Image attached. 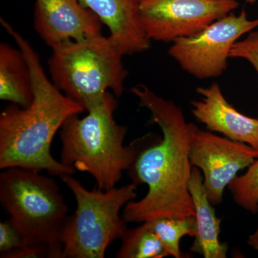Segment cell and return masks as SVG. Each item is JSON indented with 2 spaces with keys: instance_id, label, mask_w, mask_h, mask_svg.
<instances>
[{
  "instance_id": "7",
  "label": "cell",
  "mask_w": 258,
  "mask_h": 258,
  "mask_svg": "<svg viewBox=\"0 0 258 258\" xmlns=\"http://www.w3.org/2000/svg\"><path fill=\"white\" fill-rule=\"evenodd\" d=\"M257 27L258 19L249 20L245 10L238 15L232 12L192 36L174 40L168 55L196 79H216L227 70L236 42Z\"/></svg>"
},
{
  "instance_id": "10",
  "label": "cell",
  "mask_w": 258,
  "mask_h": 258,
  "mask_svg": "<svg viewBox=\"0 0 258 258\" xmlns=\"http://www.w3.org/2000/svg\"><path fill=\"white\" fill-rule=\"evenodd\" d=\"M35 31L51 47L101 35L99 18L81 0H35Z\"/></svg>"
},
{
  "instance_id": "8",
  "label": "cell",
  "mask_w": 258,
  "mask_h": 258,
  "mask_svg": "<svg viewBox=\"0 0 258 258\" xmlns=\"http://www.w3.org/2000/svg\"><path fill=\"white\" fill-rule=\"evenodd\" d=\"M240 6L237 0H140V18L151 42L192 36Z\"/></svg>"
},
{
  "instance_id": "22",
  "label": "cell",
  "mask_w": 258,
  "mask_h": 258,
  "mask_svg": "<svg viewBox=\"0 0 258 258\" xmlns=\"http://www.w3.org/2000/svg\"><path fill=\"white\" fill-rule=\"evenodd\" d=\"M247 3H249V4H254L257 0H245Z\"/></svg>"
},
{
  "instance_id": "19",
  "label": "cell",
  "mask_w": 258,
  "mask_h": 258,
  "mask_svg": "<svg viewBox=\"0 0 258 258\" xmlns=\"http://www.w3.org/2000/svg\"><path fill=\"white\" fill-rule=\"evenodd\" d=\"M230 57L248 61L258 74V31L252 30L244 40L236 42L231 50Z\"/></svg>"
},
{
  "instance_id": "2",
  "label": "cell",
  "mask_w": 258,
  "mask_h": 258,
  "mask_svg": "<svg viewBox=\"0 0 258 258\" xmlns=\"http://www.w3.org/2000/svg\"><path fill=\"white\" fill-rule=\"evenodd\" d=\"M0 23L28 61L33 81V99L23 108L10 103L0 113V169L19 167L61 177L75 169L56 160L50 152L57 131L69 117L86 111L47 78L38 54L8 22Z\"/></svg>"
},
{
  "instance_id": "4",
  "label": "cell",
  "mask_w": 258,
  "mask_h": 258,
  "mask_svg": "<svg viewBox=\"0 0 258 258\" xmlns=\"http://www.w3.org/2000/svg\"><path fill=\"white\" fill-rule=\"evenodd\" d=\"M123 54L109 36L69 40L52 48L48 60L51 81L64 95L89 111L108 92L116 98L124 91L128 71Z\"/></svg>"
},
{
  "instance_id": "6",
  "label": "cell",
  "mask_w": 258,
  "mask_h": 258,
  "mask_svg": "<svg viewBox=\"0 0 258 258\" xmlns=\"http://www.w3.org/2000/svg\"><path fill=\"white\" fill-rule=\"evenodd\" d=\"M0 201L21 232L25 244L60 240L69 208L55 179L22 168L3 169Z\"/></svg>"
},
{
  "instance_id": "17",
  "label": "cell",
  "mask_w": 258,
  "mask_h": 258,
  "mask_svg": "<svg viewBox=\"0 0 258 258\" xmlns=\"http://www.w3.org/2000/svg\"><path fill=\"white\" fill-rule=\"evenodd\" d=\"M234 201L244 210L258 211V159L248 166L245 174L236 176L228 185Z\"/></svg>"
},
{
  "instance_id": "3",
  "label": "cell",
  "mask_w": 258,
  "mask_h": 258,
  "mask_svg": "<svg viewBox=\"0 0 258 258\" xmlns=\"http://www.w3.org/2000/svg\"><path fill=\"white\" fill-rule=\"evenodd\" d=\"M115 97L108 92L105 101L88 111L86 116L71 115L60 128L61 162L89 173L97 188L103 191L115 187L139 152L138 139L130 145L123 144L127 128L115 120Z\"/></svg>"
},
{
  "instance_id": "21",
  "label": "cell",
  "mask_w": 258,
  "mask_h": 258,
  "mask_svg": "<svg viewBox=\"0 0 258 258\" xmlns=\"http://www.w3.org/2000/svg\"><path fill=\"white\" fill-rule=\"evenodd\" d=\"M247 244L255 250L258 251V227L252 235L249 236Z\"/></svg>"
},
{
  "instance_id": "5",
  "label": "cell",
  "mask_w": 258,
  "mask_h": 258,
  "mask_svg": "<svg viewBox=\"0 0 258 258\" xmlns=\"http://www.w3.org/2000/svg\"><path fill=\"white\" fill-rule=\"evenodd\" d=\"M61 179L74 194L76 210L68 216L60 235L64 258H103L113 241L125 235L127 222L120 210L137 198V184L103 191L88 190L72 174Z\"/></svg>"
},
{
  "instance_id": "14",
  "label": "cell",
  "mask_w": 258,
  "mask_h": 258,
  "mask_svg": "<svg viewBox=\"0 0 258 258\" xmlns=\"http://www.w3.org/2000/svg\"><path fill=\"white\" fill-rule=\"evenodd\" d=\"M31 71L23 52L7 42L0 43V99L23 108L33 99Z\"/></svg>"
},
{
  "instance_id": "13",
  "label": "cell",
  "mask_w": 258,
  "mask_h": 258,
  "mask_svg": "<svg viewBox=\"0 0 258 258\" xmlns=\"http://www.w3.org/2000/svg\"><path fill=\"white\" fill-rule=\"evenodd\" d=\"M190 195L194 203L197 231L190 250L205 258L227 257L228 245L219 240L221 219L218 218L215 209L209 200L204 178L200 169L193 166L189 181Z\"/></svg>"
},
{
  "instance_id": "1",
  "label": "cell",
  "mask_w": 258,
  "mask_h": 258,
  "mask_svg": "<svg viewBox=\"0 0 258 258\" xmlns=\"http://www.w3.org/2000/svg\"><path fill=\"white\" fill-rule=\"evenodd\" d=\"M139 104L150 112L152 120L162 132L138 139L139 152L129 174L135 184H146L148 191L139 201L124 207L122 217L127 222H145L159 217L195 216L189 189L192 171L189 149L198 127L186 121L182 110L171 100L158 96L148 86L131 89Z\"/></svg>"
},
{
  "instance_id": "18",
  "label": "cell",
  "mask_w": 258,
  "mask_h": 258,
  "mask_svg": "<svg viewBox=\"0 0 258 258\" xmlns=\"http://www.w3.org/2000/svg\"><path fill=\"white\" fill-rule=\"evenodd\" d=\"M2 258H64L60 240L54 243L25 244L23 247L1 254Z\"/></svg>"
},
{
  "instance_id": "9",
  "label": "cell",
  "mask_w": 258,
  "mask_h": 258,
  "mask_svg": "<svg viewBox=\"0 0 258 258\" xmlns=\"http://www.w3.org/2000/svg\"><path fill=\"white\" fill-rule=\"evenodd\" d=\"M189 159L193 166L203 171L204 186L210 203L218 205L223 200L226 186L237 173L258 159V150L197 128L190 145Z\"/></svg>"
},
{
  "instance_id": "11",
  "label": "cell",
  "mask_w": 258,
  "mask_h": 258,
  "mask_svg": "<svg viewBox=\"0 0 258 258\" xmlns=\"http://www.w3.org/2000/svg\"><path fill=\"white\" fill-rule=\"evenodd\" d=\"M200 101H191V113L208 130L258 150V119L241 113L229 103L217 83L199 87Z\"/></svg>"
},
{
  "instance_id": "12",
  "label": "cell",
  "mask_w": 258,
  "mask_h": 258,
  "mask_svg": "<svg viewBox=\"0 0 258 258\" xmlns=\"http://www.w3.org/2000/svg\"><path fill=\"white\" fill-rule=\"evenodd\" d=\"M109 30L123 55L145 52L151 41L140 18V0H81Z\"/></svg>"
},
{
  "instance_id": "20",
  "label": "cell",
  "mask_w": 258,
  "mask_h": 258,
  "mask_svg": "<svg viewBox=\"0 0 258 258\" xmlns=\"http://www.w3.org/2000/svg\"><path fill=\"white\" fill-rule=\"evenodd\" d=\"M25 240L11 218L0 222V252L6 253L25 245Z\"/></svg>"
},
{
  "instance_id": "16",
  "label": "cell",
  "mask_w": 258,
  "mask_h": 258,
  "mask_svg": "<svg viewBox=\"0 0 258 258\" xmlns=\"http://www.w3.org/2000/svg\"><path fill=\"white\" fill-rule=\"evenodd\" d=\"M145 222L160 239L168 255L175 258L182 257L180 240L185 235L195 237L196 235L195 216L184 218L163 217Z\"/></svg>"
},
{
  "instance_id": "15",
  "label": "cell",
  "mask_w": 258,
  "mask_h": 258,
  "mask_svg": "<svg viewBox=\"0 0 258 258\" xmlns=\"http://www.w3.org/2000/svg\"><path fill=\"white\" fill-rule=\"evenodd\" d=\"M121 240L117 258H163L169 256L160 239L146 222L127 230Z\"/></svg>"
}]
</instances>
